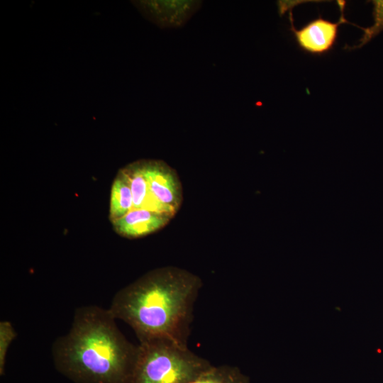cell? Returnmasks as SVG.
Wrapping results in <instances>:
<instances>
[{"label":"cell","instance_id":"6da1fadb","mask_svg":"<svg viewBox=\"0 0 383 383\" xmlns=\"http://www.w3.org/2000/svg\"><path fill=\"white\" fill-rule=\"evenodd\" d=\"M201 278L177 267L149 271L119 290L109 310L129 325L140 343L167 340L187 346Z\"/></svg>","mask_w":383,"mask_h":383},{"label":"cell","instance_id":"7a4b0ae2","mask_svg":"<svg viewBox=\"0 0 383 383\" xmlns=\"http://www.w3.org/2000/svg\"><path fill=\"white\" fill-rule=\"evenodd\" d=\"M109 309L79 307L69 332L53 343L56 369L74 383H133L139 345L128 341Z\"/></svg>","mask_w":383,"mask_h":383},{"label":"cell","instance_id":"3957f363","mask_svg":"<svg viewBox=\"0 0 383 383\" xmlns=\"http://www.w3.org/2000/svg\"><path fill=\"white\" fill-rule=\"evenodd\" d=\"M133 383H191L212 365L188 348L167 340L139 343Z\"/></svg>","mask_w":383,"mask_h":383},{"label":"cell","instance_id":"277c9868","mask_svg":"<svg viewBox=\"0 0 383 383\" xmlns=\"http://www.w3.org/2000/svg\"><path fill=\"white\" fill-rule=\"evenodd\" d=\"M149 191L173 217L183 201V189L177 171L160 160H144Z\"/></svg>","mask_w":383,"mask_h":383},{"label":"cell","instance_id":"5b68a950","mask_svg":"<svg viewBox=\"0 0 383 383\" xmlns=\"http://www.w3.org/2000/svg\"><path fill=\"white\" fill-rule=\"evenodd\" d=\"M338 4L341 14L337 23L319 17L311 21L299 30L294 28L292 12L290 11V30L300 48L313 55H322L332 49L337 39L339 26L348 23L343 16L345 2L338 1Z\"/></svg>","mask_w":383,"mask_h":383},{"label":"cell","instance_id":"8992f818","mask_svg":"<svg viewBox=\"0 0 383 383\" xmlns=\"http://www.w3.org/2000/svg\"><path fill=\"white\" fill-rule=\"evenodd\" d=\"M133 4L157 26H183L201 5L200 1H134Z\"/></svg>","mask_w":383,"mask_h":383},{"label":"cell","instance_id":"52a82bcc","mask_svg":"<svg viewBox=\"0 0 383 383\" xmlns=\"http://www.w3.org/2000/svg\"><path fill=\"white\" fill-rule=\"evenodd\" d=\"M174 217L145 209H133L112 223L115 232L121 237L135 239L150 235L164 228Z\"/></svg>","mask_w":383,"mask_h":383},{"label":"cell","instance_id":"ba28073f","mask_svg":"<svg viewBox=\"0 0 383 383\" xmlns=\"http://www.w3.org/2000/svg\"><path fill=\"white\" fill-rule=\"evenodd\" d=\"M121 170L126 174L130 184L133 209H145L170 215L166 209L152 197L149 191L145 172L144 160L128 164Z\"/></svg>","mask_w":383,"mask_h":383},{"label":"cell","instance_id":"9c48e42d","mask_svg":"<svg viewBox=\"0 0 383 383\" xmlns=\"http://www.w3.org/2000/svg\"><path fill=\"white\" fill-rule=\"evenodd\" d=\"M133 208L130 184L121 169L114 178L111 188L109 219L111 223L124 216Z\"/></svg>","mask_w":383,"mask_h":383},{"label":"cell","instance_id":"30bf717a","mask_svg":"<svg viewBox=\"0 0 383 383\" xmlns=\"http://www.w3.org/2000/svg\"><path fill=\"white\" fill-rule=\"evenodd\" d=\"M191 383H250V381L239 368L223 365H212Z\"/></svg>","mask_w":383,"mask_h":383},{"label":"cell","instance_id":"8fae6325","mask_svg":"<svg viewBox=\"0 0 383 383\" xmlns=\"http://www.w3.org/2000/svg\"><path fill=\"white\" fill-rule=\"evenodd\" d=\"M17 333L11 323L9 321L0 322V374H4L6 357L11 342Z\"/></svg>","mask_w":383,"mask_h":383},{"label":"cell","instance_id":"7c38bea8","mask_svg":"<svg viewBox=\"0 0 383 383\" xmlns=\"http://www.w3.org/2000/svg\"><path fill=\"white\" fill-rule=\"evenodd\" d=\"M374 25L367 28H363L364 35L360 40L359 45L353 47L352 49L359 48L366 44L372 38L383 30V0L372 1Z\"/></svg>","mask_w":383,"mask_h":383}]
</instances>
